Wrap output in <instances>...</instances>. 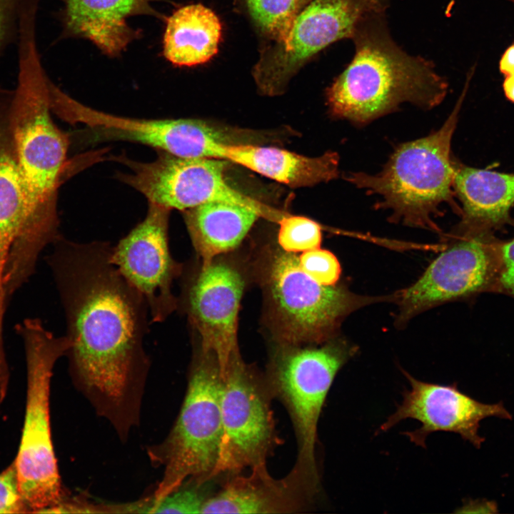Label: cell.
Instances as JSON below:
<instances>
[{
  "instance_id": "6da1fadb",
  "label": "cell",
  "mask_w": 514,
  "mask_h": 514,
  "mask_svg": "<svg viewBox=\"0 0 514 514\" xmlns=\"http://www.w3.org/2000/svg\"><path fill=\"white\" fill-rule=\"evenodd\" d=\"M46 262L63 306L74 383L121 436L137 423L149 368L148 309L111 261L107 242L61 235Z\"/></svg>"
},
{
  "instance_id": "7a4b0ae2",
  "label": "cell",
  "mask_w": 514,
  "mask_h": 514,
  "mask_svg": "<svg viewBox=\"0 0 514 514\" xmlns=\"http://www.w3.org/2000/svg\"><path fill=\"white\" fill-rule=\"evenodd\" d=\"M18 41L19 73L11 121L24 190V213L6 267L12 275L28 278L43 250L61 236L58 193L68 171L70 141L51 117L50 79L41 61L36 30L23 28Z\"/></svg>"
},
{
  "instance_id": "3957f363",
  "label": "cell",
  "mask_w": 514,
  "mask_h": 514,
  "mask_svg": "<svg viewBox=\"0 0 514 514\" xmlns=\"http://www.w3.org/2000/svg\"><path fill=\"white\" fill-rule=\"evenodd\" d=\"M385 10H374L357 24L355 54L326 91L331 115L364 126L398 109L403 103L422 109L438 106L448 93L447 81L433 62L403 50L393 39Z\"/></svg>"
},
{
  "instance_id": "277c9868",
  "label": "cell",
  "mask_w": 514,
  "mask_h": 514,
  "mask_svg": "<svg viewBox=\"0 0 514 514\" xmlns=\"http://www.w3.org/2000/svg\"><path fill=\"white\" fill-rule=\"evenodd\" d=\"M470 77L439 129L398 145L376 174L349 172L345 176L356 188L380 197L381 201L375 206L390 210V221L439 232L433 218L440 216V206L448 203L460 213V206L454 201L455 161L451 156V141Z\"/></svg>"
},
{
  "instance_id": "5b68a950",
  "label": "cell",
  "mask_w": 514,
  "mask_h": 514,
  "mask_svg": "<svg viewBox=\"0 0 514 514\" xmlns=\"http://www.w3.org/2000/svg\"><path fill=\"white\" fill-rule=\"evenodd\" d=\"M268 326L278 343L318 345L337 336L343 320L364 306L395 301L389 296H362L343 285L327 286L306 273L295 253L265 246L255 261Z\"/></svg>"
},
{
  "instance_id": "8992f818",
  "label": "cell",
  "mask_w": 514,
  "mask_h": 514,
  "mask_svg": "<svg viewBox=\"0 0 514 514\" xmlns=\"http://www.w3.org/2000/svg\"><path fill=\"white\" fill-rule=\"evenodd\" d=\"M315 346L278 343L265 376L273 398L290 416L297 442L296 462L284 478L312 502L321 485L316 445L322 408L338 371L358 351L337 336Z\"/></svg>"
},
{
  "instance_id": "52a82bcc",
  "label": "cell",
  "mask_w": 514,
  "mask_h": 514,
  "mask_svg": "<svg viewBox=\"0 0 514 514\" xmlns=\"http://www.w3.org/2000/svg\"><path fill=\"white\" fill-rule=\"evenodd\" d=\"M24 343L26 364V401L24 425L14 460L20 493L27 512L43 513L61 500V480L52 443L50 383L57 360L70 346L56 337L39 318L16 326Z\"/></svg>"
},
{
  "instance_id": "ba28073f",
  "label": "cell",
  "mask_w": 514,
  "mask_h": 514,
  "mask_svg": "<svg viewBox=\"0 0 514 514\" xmlns=\"http://www.w3.org/2000/svg\"><path fill=\"white\" fill-rule=\"evenodd\" d=\"M221 376L218 361L198 346L190 366L186 395L166 439L148 452L163 468L152 502L163 498L188 480H212L222 438Z\"/></svg>"
},
{
  "instance_id": "9c48e42d",
  "label": "cell",
  "mask_w": 514,
  "mask_h": 514,
  "mask_svg": "<svg viewBox=\"0 0 514 514\" xmlns=\"http://www.w3.org/2000/svg\"><path fill=\"white\" fill-rule=\"evenodd\" d=\"M222 438L213 478L266 465L280 444L265 376L233 355L221 376Z\"/></svg>"
},
{
  "instance_id": "30bf717a",
  "label": "cell",
  "mask_w": 514,
  "mask_h": 514,
  "mask_svg": "<svg viewBox=\"0 0 514 514\" xmlns=\"http://www.w3.org/2000/svg\"><path fill=\"white\" fill-rule=\"evenodd\" d=\"M54 114L81 124L95 141H125L183 158H223L233 131L193 119H138L114 115L75 100L59 88L51 96Z\"/></svg>"
},
{
  "instance_id": "8fae6325",
  "label": "cell",
  "mask_w": 514,
  "mask_h": 514,
  "mask_svg": "<svg viewBox=\"0 0 514 514\" xmlns=\"http://www.w3.org/2000/svg\"><path fill=\"white\" fill-rule=\"evenodd\" d=\"M452 237L451 243L412 286L398 291L395 326L443 303L498 293L502 242L494 233Z\"/></svg>"
},
{
  "instance_id": "7c38bea8",
  "label": "cell",
  "mask_w": 514,
  "mask_h": 514,
  "mask_svg": "<svg viewBox=\"0 0 514 514\" xmlns=\"http://www.w3.org/2000/svg\"><path fill=\"white\" fill-rule=\"evenodd\" d=\"M150 162L125 156L118 160L128 171L119 178L153 203L181 211L211 201H225L253 208L278 221L286 213L275 211L231 187L224 173L228 161L216 158H183L158 151Z\"/></svg>"
},
{
  "instance_id": "4fadbf2b",
  "label": "cell",
  "mask_w": 514,
  "mask_h": 514,
  "mask_svg": "<svg viewBox=\"0 0 514 514\" xmlns=\"http://www.w3.org/2000/svg\"><path fill=\"white\" fill-rule=\"evenodd\" d=\"M385 10L374 0H309L288 32L263 52L253 75L259 91L281 94L292 76L312 56L342 39H351L361 19Z\"/></svg>"
},
{
  "instance_id": "5bb4252c",
  "label": "cell",
  "mask_w": 514,
  "mask_h": 514,
  "mask_svg": "<svg viewBox=\"0 0 514 514\" xmlns=\"http://www.w3.org/2000/svg\"><path fill=\"white\" fill-rule=\"evenodd\" d=\"M241 270L216 257L188 276L178 298L198 336V347L216 357L222 376L233 355L239 352L238 313L246 286Z\"/></svg>"
},
{
  "instance_id": "9a60e30c",
  "label": "cell",
  "mask_w": 514,
  "mask_h": 514,
  "mask_svg": "<svg viewBox=\"0 0 514 514\" xmlns=\"http://www.w3.org/2000/svg\"><path fill=\"white\" fill-rule=\"evenodd\" d=\"M170 212L148 203L144 218L111 250L112 263L145 300L151 323L163 322L177 310L172 287L183 268L169 249Z\"/></svg>"
},
{
  "instance_id": "2e32d148",
  "label": "cell",
  "mask_w": 514,
  "mask_h": 514,
  "mask_svg": "<svg viewBox=\"0 0 514 514\" xmlns=\"http://www.w3.org/2000/svg\"><path fill=\"white\" fill-rule=\"evenodd\" d=\"M410 385L405 390L402 403L380 426L386 431L406 418L417 420L421 426L405 434L416 445L425 447L428 435L436 431L460 434L474 446L484 441L478 433L480 421L487 417L511 418L501 403L485 404L460 392L456 383L444 386L420 381L403 371Z\"/></svg>"
},
{
  "instance_id": "e0dca14e",
  "label": "cell",
  "mask_w": 514,
  "mask_h": 514,
  "mask_svg": "<svg viewBox=\"0 0 514 514\" xmlns=\"http://www.w3.org/2000/svg\"><path fill=\"white\" fill-rule=\"evenodd\" d=\"M455 196L461 220L451 236L494 233L510 221L514 206V173L455 164Z\"/></svg>"
},
{
  "instance_id": "ac0fdd59",
  "label": "cell",
  "mask_w": 514,
  "mask_h": 514,
  "mask_svg": "<svg viewBox=\"0 0 514 514\" xmlns=\"http://www.w3.org/2000/svg\"><path fill=\"white\" fill-rule=\"evenodd\" d=\"M59 1L65 34L89 40L111 57L119 56L137 38L128 25L131 17L158 15L151 7L153 0Z\"/></svg>"
},
{
  "instance_id": "d6986e66",
  "label": "cell",
  "mask_w": 514,
  "mask_h": 514,
  "mask_svg": "<svg viewBox=\"0 0 514 514\" xmlns=\"http://www.w3.org/2000/svg\"><path fill=\"white\" fill-rule=\"evenodd\" d=\"M310 505L283 478H273L263 465L247 475H230L221 489L206 500L201 513H293Z\"/></svg>"
},
{
  "instance_id": "ffe728a7",
  "label": "cell",
  "mask_w": 514,
  "mask_h": 514,
  "mask_svg": "<svg viewBox=\"0 0 514 514\" xmlns=\"http://www.w3.org/2000/svg\"><path fill=\"white\" fill-rule=\"evenodd\" d=\"M225 159L292 188L312 186L338 177L339 156L328 151L317 157L272 146L233 143Z\"/></svg>"
},
{
  "instance_id": "44dd1931",
  "label": "cell",
  "mask_w": 514,
  "mask_h": 514,
  "mask_svg": "<svg viewBox=\"0 0 514 514\" xmlns=\"http://www.w3.org/2000/svg\"><path fill=\"white\" fill-rule=\"evenodd\" d=\"M193 248L206 266L235 249L246 237L261 211L238 203L207 202L183 211Z\"/></svg>"
},
{
  "instance_id": "7402d4cb",
  "label": "cell",
  "mask_w": 514,
  "mask_h": 514,
  "mask_svg": "<svg viewBox=\"0 0 514 514\" xmlns=\"http://www.w3.org/2000/svg\"><path fill=\"white\" fill-rule=\"evenodd\" d=\"M13 96L14 90L0 88V298L6 263L24 213V190L11 121Z\"/></svg>"
},
{
  "instance_id": "603a6c76",
  "label": "cell",
  "mask_w": 514,
  "mask_h": 514,
  "mask_svg": "<svg viewBox=\"0 0 514 514\" xmlns=\"http://www.w3.org/2000/svg\"><path fill=\"white\" fill-rule=\"evenodd\" d=\"M221 24L209 8L193 4L178 8L166 19L163 54L177 66L204 64L218 52Z\"/></svg>"
},
{
  "instance_id": "cb8c5ba5",
  "label": "cell",
  "mask_w": 514,
  "mask_h": 514,
  "mask_svg": "<svg viewBox=\"0 0 514 514\" xmlns=\"http://www.w3.org/2000/svg\"><path fill=\"white\" fill-rule=\"evenodd\" d=\"M258 26L270 37L281 40L305 4L301 0H246Z\"/></svg>"
},
{
  "instance_id": "d4e9b609",
  "label": "cell",
  "mask_w": 514,
  "mask_h": 514,
  "mask_svg": "<svg viewBox=\"0 0 514 514\" xmlns=\"http://www.w3.org/2000/svg\"><path fill=\"white\" fill-rule=\"evenodd\" d=\"M278 223L277 243L283 251L296 254L321 247L322 228L315 221L286 213Z\"/></svg>"
},
{
  "instance_id": "484cf974",
  "label": "cell",
  "mask_w": 514,
  "mask_h": 514,
  "mask_svg": "<svg viewBox=\"0 0 514 514\" xmlns=\"http://www.w3.org/2000/svg\"><path fill=\"white\" fill-rule=\"evenodd\" d=\"M211 481L188 480L160 500H145L143 513H201L204 503L211 496L207 491Z\"/></svg>"
},
{
  "instance_id": "4316f807",
  "label": "cell",
  "mask_w": 514,
  "mask_h": 514,
  "mask_svg": "<svg viewBox=\"0 0 514 514\" xmlns=\"http://www.w3.org/2000/svg\"><path fill=\"white\" fill-rule=\"evenodd\" d=\"M298 262L303 271L321 285L335 286L341 277L340 262L328 250L318 248L303 252Z\"/></svg>"
},
{
  "instance_id": "83f0119b",
  "label": "cell",
  "mask_w": 514,
  "mask_h": 514,
  "mask_svg": "<svg viewBox=\"0 0 514 514\" xmlns=\"http://www.w3.org/2000/svg\"><path fill=\"white\" fill-rule=\"evenodd\" d=\"M27 512L18 481L15 462L0 473V513Z\"/></svg>"
},
{
  "instance_id": "f1b7e54d",
  "label": "cell",
  "mask_w": 514,
  "mask_h": 514,
  "mask_svg": "<svg viewBox=\"0 0 514 514\" xmlns=\"http://www.w3.org/2000/svg\"><path fill=\"white\" fill-rule=\"evenodd\" d=\"M23 0H0V54L18 39Z\"/></svg>"
},
{
  "instance_id": "f546056e",
  "label": "cell",
  "mask_w": 514,
  "mask_h": 514,
  "mask_svg": "<svg viewBox=\"0 0 514 514\" xmlns=\"http://www.w3.org/2000/svg\"><path fill=\"white\" fill-rule=\"evenodd\" d=\"M498 293L514 298V237L502 242V265Z\"/></svg>"
},
{
  "instance_id": "4dcf8cb0",
  "label": "cell",
  "mask_w": 514,
  "mask_h": 514,
  "mask_svg": "<svg viewBox=\"0 0 514 514\" xmlns=\"http://www.w3.org/2000/svg\"><path fill=\"white\" fill-rule=\"evenodd\" d=\"M499 70L504 76L514 74V43L510 45L501 56Z\"/></svg>"
},
{
  "instance_id": "1f68e13d",
  "label": "cell",
  "mask_w": 514,
  "mask_h": 514,
  "mask_svg": "<svg viewBox=\"0 0 514 514\" xmlns=\"http://www.w3.org/2000/svg\"><path fill=\"white\" fill-rule=\"evenodd\" d=\"M503 89L507 99L514 103V74L504 76Z\"/></svg>"
},
{
  "instance_id": "d6a6232c",
  "label": "cell",
  "mask_w": 514,
  "mask_h": 514,
  "mask_svg": "<svg viewBox=\"0 0 514 514\" xmlns=\"http://www.w3.org/2000/svg\"><path fill=\"white\" fill-rule=\"evenodd\" d=\"M374 1H376L377 3H378L381 6H382L385 9L388 6V0H374Z\"/></svg>"
},
{
  "instance_id": "836d02e7",
  "label": "cell",
  "mask_w": 514,
  "mask_h": 514,
  "mask_svg": "<svg viewBox=\"0 0 514 514\" xmlns=\"http://www.w3.org/2000/svg\"><path fill=\"white\" fill-rule=\"evenodd\" d=\"M309 0H301V1L306 4Z\"/></svg>"
},
{
  "instance_id": "e575fe53",
  "label": "cell",
  "mask_w": 514,
  "mask_h": 514,
  "mask_svg": "<svg viewBox=\"0 0 514 514\" xmlns=\"http://www.w3.org/2000/svg\"><path fill=\"white\" fill-rule=\"evenodd\" d=\"M514 4V0H505Z\"/></svg>"
}]
</instances>
